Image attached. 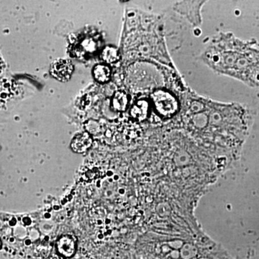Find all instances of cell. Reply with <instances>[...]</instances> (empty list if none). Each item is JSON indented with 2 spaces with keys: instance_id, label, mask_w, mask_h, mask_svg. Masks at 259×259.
I'll return each mask as SVG.
<instances>
[{
  "instance_id": "1",
  "label": "cell",
  "mask_w": 259,
  "mask_h": 259,
  "mask_svg": "<svg viewBox=\"0 0 259 259\" xmlns=\"http://www.w3.org/2000/svg\"><path fill=\"white\" fill-rule=\"evenodd\" d=\"M258 53L231 32H221L204 49L201 60L219 74L250 85H259Z\"/></svg>"
},
{
  "instance_id": "2",
  "label": "cell",
  "mask_w": 259,
  "mask_h": 259,
  "mask_svg": "<svg viewBox=\"0 0 259 259\" xmlns=\"http://www.w3.org/2000/svg\"><path fill=\"white\" fill-rule=\"evenodd\" d=\"M156 110L164 117L171 116L177 110V102L171 94L158 90L151 95Z\"/></svg>"
},
{
  "instance_id": "3",
  "label": "cell",
  "mask_w": 259,
  "mask_h": 259,
  "mask_svg": "<svg viewBox=\"0 0 259 259\" xmlns=\"http://www.w3.org/2000/svg\"><path fill=\"white\" fill-rule=\"evenodd\" d=\"M204 4V2H181L176 4V11L185 15L193 25H199L202 22L200 11Z\"/></svg>"
},
{
  "instance_id": "4",
  "label": "cell",
  "mask_w": 259,
  "mask_h": 259,
  "mask_svg": "<svg viewBox=\"0 0 259 259\" xmlns=\"http://www.w3.org/2000/svg\"><path fill=\"white\" fill-rule=\"evenodd\" d=\"M73 71L74 66L72 63L67 59H57L52 63L50 68L51 74L55 79L63 82H66L71 79Z\"/></svg>"
},
{
  "instance_id": "5",
  "label": "cell",
  "mask_w": 259,
  "mask_h": 259,
  "mask_svg": "<svg viewBox=\"0 0 259 259\" xmlns=\"http://www.w3.org/2000/svg\"><path fill=\"white\" fill-rule=\"evenodd\" d=\"M93 139L88 133H81L76 135L71 141V149L74 152L81 153L88 151L91 147Z\"/></svg>"
},
{
  "instance_id": "6",
  "label": "cell",
  "mask_w": 259,
  "mask_h": 259,
  "mask_svg": "<svg viewBox=\"0 0 259 259\" xmlns=\"http://www.w3.org/2000/svg\"><path fill=\"white\" fill-rule=\"evenodd\" d=\"M148 103L145 100H140L131 110V116L138 120H143L148 115Z\"/></svg>"
},
{
  "instance_id": "7",
  "label": "cell",
  "mask_w": 259,
  "mask_h": 259,
  "mask_svg": "<svg viewBox=\"0 0 259 259\" xmlns=\"http://www.w3.org/2000/svg\"><path fill=\"white\" fill-rule=\"evenodd\" d=\"M93 75L97 81L100 83H105L110 80L111 71L108 66L99 64L94 68Z\"/></svg>"
},
{
  "instance_id": "8",
  "label": "cell",
  "mask_w": 259,
  "mask_h": 259,
  "mask_svg": "<svg viewBox=\"0 0 259 259\" xmlns=\"http://www.w3.org/2000/svg\"><path fill=\"white\" fill-rule=\"evenodd\" d=\"M127 95L123 92H117L112 98V106L116 111L122 112L125 110L127 107Z\"/></svg>"
},
{
  "instance_id": "9",
  "label": "cell",
  "mask_w": 259,
  "mask_h": 259,
  "mask_svg": "<svg viewBox=\"0 0 259 259\" xmlns=\"http://www.w3.org/2000/svg\"><path fill=\"white\" fill-rule=\"evenodd\" d=\"M58 248L64 254L70 255L74 249V241L69 236H64L60 238L58 243Z\"/></svg>"
},
{
  "instance_id": "10",
  "label": "cell",
  "mask_w": 259,
  "mask_h": 259,
  "mask_svg": "<svg viewBox=\"0 0 259 259\" xmlns=\"http://www.w3.org/2000/svg\"><path fill=\"white\" fill-rule=\"evenodd\" d=\"M102 58L107 64H112L119 59L118 51L115 48L107 47L102 51Z\"/></svg>"
}]
</instances>
